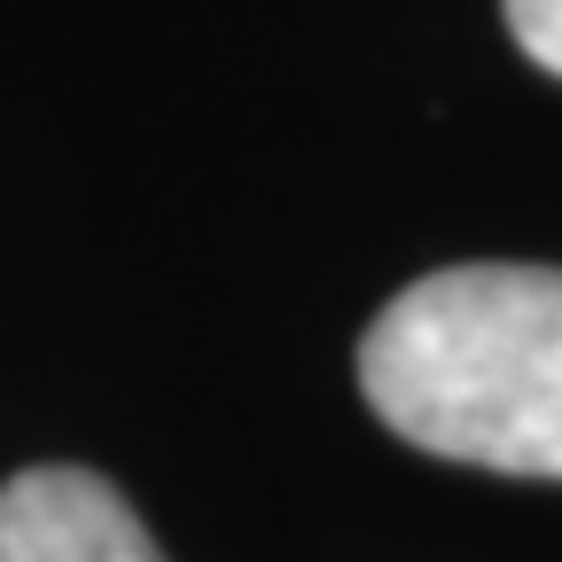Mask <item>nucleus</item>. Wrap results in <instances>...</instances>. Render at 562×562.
I'll return each mask as SVG.
<instances>
[{"mask_svg":"<svg viewBox=\"0 0 562 562\" xmlns=\"http://www.w3.org/2000/svg\"><path fill=\"white\" fill-rule=\"evenodd\" d=\"M0 562H165V547L110 476L47 461L0 484Z\"/></svg>","mask_w":562,"mask_h":562,"instance_id":"f03ea898","label":"nucleus"},{"mask_svg":"<svg viewBox=\"0 0 562 562\" xmlns=\"http://www.w3.org/2000/svg\"><path fill=\"white\" fill-rule=\"evenodd\" d=\"M360 398L414 453L562 484V266L406 281L360 336Z\"/></svg>","mask_w":562,"mask_h":562,"instance_id":"f257e3e1","label":"nucleus"},{"mask_svg":"<svg viewBox=\"0 0 562 562\" xmlns=\"http://www.w3.org/2000/svg\"><path fill=\"white\" fill-rule=\"evenodd\" d=\"M501 9H508L516 47H524L539 70H554V79H562V0H501Z\"/></svg>","mask_w":562,"mask_h":562,"instance_id":"7ed1b4c3","label":"nucleus"}]
</instances>
